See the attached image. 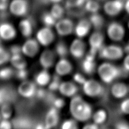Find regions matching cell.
<instances>
[{"label": "cell", "instance_id": "cell-55", "mask_svg": "<svg viewBox=\"0 0 129 129\" xmlns=\"http://www.w3.org/2000/svg\"><path fill=\"white\" fill-rule=\"evenodd\" d=\"M2 119V118H1V114H0V120H1V119Z\"/></svg>", "mask_w": 129, "mask_h": 129}, {"label": "cell", "instance_id": "cell-13", "mask_svg": "<svg viewBox=\"0 0 129 129\" xmlns=\"http://www.w3.org/2000/svg\"><path fill=\"white\" fill-rule=\"evenodd\" d=\"M56 53L49 49H46L41 53L39 57V62L44 69H49L54 66L56 62Z\"/></svg>", "mask_w": 129, "mask_h": 129}, {"label": "cell", "instance_id": "cell-24", "mask_svg": "<svg viewBox=\"0 0 129 129\" xmlns=\"http://www.w3.org/2000/svg\"><path fill=\"white\" fill-rule=\"evenodd\" d=\"M95 59L85 56L81 64L82 70L85 74L91 75L95 72L96 69V63Z\"/></svg>", "mask_w": 129, "mask_h": 129}, {"label": "cell", "instance_id": "cell-31", "mask_svg": "<svg viewBox=\"0 0 129 129\" xmlns=\"http://www.w3.org/2000/svg\"><path fill=\"white\" fill-rule=\"evenodd\" d=\"M41 20L43 24L45 25V27H51L55 26L57 20L53 16L51 13L50 12L44 13L42 17H41Z\"/></svg>", "mask_w": 129, "mask_h": 129}, {"label": "cell", "instance_id": "cell-7", "mask_svg": "<svg viewBox=\"0 0 129 129\" xmlns=\"http://www.w3.org/2000/svg\"><path fill=\"white\" fill-rule=\"evenodd\" d=\"M124 6V0H109L104 5L103 9L106 14L110 17H115L123 10Z\"/></svg>", "mask_w": 129, "mask_h": 129}, {"label": "cell", "instance_id": "cell-28", "mask_svg": "<svg viewBox=\"0 0 129 129\" xmlns=\"http://www.w3.org/2000/svg\"><path fill=\"white\" fill-rule=\"evenodd\" d=\"M93 122L98 125H103L107 119V113L105 110L100 109L96 111L92 116Z\"/></svg>", "mask_w": 129, "mask_h": 129}, {"label": "cell", "instance_id": "cell-1", "mask_svg": "<svg viewBox=\"0 0 129 129\" xmlns=\"http://www.w3.org/2000/svg\"><path fill=\"white\" fill-rule=\"evenodd\" d=\"M69 110L74 119L82 122L89 120L93 114L91 105L81 96L77 95L71 98Z\"/></svg>", "mask_w": 129, "mask_h": 129}, {"label": "cell", "instance_id": "cell-57", "mask_svg": "<svg viewBox=\"0 0 129 129\" xmlns=\"http://www.w3.org/2000/svg\"><path fill=\"white\" fill-rule=\"evenodd\" d=\"M99 1H105V0H99Z\"/></svg>", "mask_w": 129, "mask_h": 129}, {"label": "cell", "instance_id": "cell-14", "mask_svg": "<svg viewBox=\"0 0 129 129\" xmlns=\"http://www.w3.org/2000/svg\"><path fill=\"white\" fill-rule=\"evenodd\" d=\"M59 121V110L52 107L48 110L45 116V126L46 128H52L58 125Z\"/></svg>", "mask_w": 129, "mask_h": 129}, {"label": "cell", "instance_id": "cell-26", "mask_svg": "<svg viewBox=\"0 0 129 129\" xmlns=\"http://www.w3.org/2000/svg\"><path fill=\"white\" fill-rule=\"evenodd\" d=\"M89 20L92 25V27H93L96 29H101L104 24V18L98 13L92 14L89 18Z\"/></svg>", "mask_w": 129, "mask_h": 129}, {"label": "cell", "instance_id": "cell-12", "mask_svg": "<svg viewBox=\"0 0 129 129\" xmlns=\"http://www.w3.org/2000/svg\"><path fill=\"white\" fill-rule=\"evenodd\" d=\"M86 44L80 38L74 40L69 47V53L75 58H81L86 53Z\"/></svg>", "mask_w": 129, "mask_h": 129}, {"label": "cell", "instance_id": "cell-25", "mask_svg": "<svg viewBox=\"0 0 129 129\" xmlns=\"http://www.w3.org/2000/svg\"><path fill=\"white\" fill-rule=\"evenodd\" d=\"M10 62L15 70L25 69L27 67L26 60L24 57H23L22 54L11 55Z\"/></svg>", "mask_w": 129, "mask_h": 129}, {"label": "cell", "instance_id": "cell-33", "mask_svg": "<svg viewBox=\"0 0 129 129\" xmlns=\"http://www.w3.org/2000/svg\"><path fill=\"white\" fill-rule=\"evenodd\" d=\"M13 109L10 103H7L2 105L0 108V114L2 119H9L12 116Z\"/></svg>", "mask_w": 129, "mask_h": 129}, {"label": "cell", "instance_id": "cell-21", "mask_svg": "<svg viewBox=\"0 0 129 129\" xmlns=\"http://www.w3.org/2000/svg\"><path fill=\"white\" fill-rule=\"evenodd\" d=\"M15 92L9 87H0V107L7 103H11L15 100Z\"/></svg>", "mask_w": 129, "mask_h": 129}, {"label": "cell", "instance_id": "cell-10", "mask_svg": "<svg viewBox=\"0 0 129 129\" xmlns=\"http://www.w3.org/2000/svg\"><path fill=\"white\" fill-rule=\"evenodd\" d=\"M36 37L39 44L44 47L49 45L54 40V34L51 28L45 26L39 29L37 32Z\"/></svg>", "mask_w": 129, "mask_h": 129}, {"label": "cell", "instance_id": "cell-8", "mask_svg": "<svg viewBox=\"0 0 129 129\" xmlns=\"http://www.w3.org/2000/svg\"><path fill=\"white\" fill-rule=\"evenodd\" d=\"M28 2L27 0H12L9 4L10 13L16 17H23L28 11Z\"/></svg>", "mask_w": 129, "mask_h": 129}, {"label": "cell", "instance_id": "cell-30", "mask_svg": "<svg viewBox=\"0 0 129 129\" xmlns=\"http://www.w3.org/2000/svg\"><path fill=\"white\" fill-rule=\"evenodd\" d=\"M85 10L91 14L98 13L100 8V4L95 0H88L84 5Z\"/></svg>", "mask_w": 129, "mask_h": 129}, {"label": "cell", "instance_id": "cell-15", "mask_svg": "<svg viewBox=\"0 0 129 129\" xmlns=\"http://www.w3.org/2000/svg\"><path fill=\"white\" fill-rule=\"evenodd\" d=\"M17 35V31L12 24L9 23H2L0 24V38L3 40H13Z\"/></svg>", "mask_w": 129, "mask_h": 129}, {"label": "cell", "instance_id": "cell-38", "mask_svg": "<svg viewBox=\"0 0 129 129\" xmlns=\"http://www.w3.org/2000/svg\"><path fill=\"white\" fill-rule=\"evenodd\" d=\"M14 76L18 80H21L22 82L24 81V80H27L28 77V71L26 68L18 69V70H15Z\"/></svg>", "mask_w": 129, "mask_h": 129}, {"label": "cell", "instance_id": "cell-51", "mask_svg": "<svg viewBox=\"0 0 129 129\" xmlns=\"http://www.w3.org/2000/svg\"><path fill=\"white\" fill-rule=\"evenodd\" d=\"M37 1L42 4H48L50 2L49 0H37Z\"/></svg>", "mask_w": 129, "mask_h": 129}, {"label": "cell", "instance_id": "cell-16", "mask_svg": "<svg viewBox=\"0 0 129 129\" xmlns=\"http://www.w3.org/2000/svg\"><path fill=\"white\" fill-rule=\"evenodd\" d=\"M88 43L90 49L98 53L101 48L104 45V36L100 32L96 31L89 37Z\"/></svg>", "mask_w": 129, "mask_h": 129}, {"label": "cell", "instance_id": "cell-22", "mask_svg": "<svg viewBox=\"0 0 129 129\" xmlns=\"http://www.w3.org/2000/svg\"><path fill=\"white\" fill-rule=\"evenodd\" d=\"M19 29L23 36L29 38L32 35L34 29L31 20L27 18L20 20L19 23Z\"/></svg>", "mask_w": 129, "mask_h": 129}, {"label": "cell", "instance_id": "cell-35", "mask_svg": "<svg viewBox=\"0 0 129 129\" xmlns=\"http://www.w3.org/2000/svg\"><path fill=\"white\" fill-rule=\"evenodd\" d=\"M60 76L56 74L52 78L51 80L48 84V88L49 90L51 91H55L56 90H58L59 86L61 83V81L60 80Z\"/></svg>", "mask_w": 129, "mask_h": 129}, {"label": "cell", "instance_id": "cell-9", "mask_svg": "<svg viewBox=\"0 0 129 129\" xmlns=\"http://www.w3.org/2000/svg\"><path fill=\"white\" fill-rule=\"evenodd\" d=\"M37 88L36 83L26 80L22 81L18 86L17 92L23 98L29 99L35 96Z\"/></svg>", "mask_w": 129, "mask_h": 129}, {"label": "cell", "instance_id": "cell-52", "mask_svg": "<svg viewBox=\"0 0 129 129\" xmlns=\"http://www.w3.org/2000/svg\"><path fill=\"white\" fill-rule=\"evenodd\" d=\"M124 51L127 53H129V41L127 44L125 46V48H124Z\"/></svg>", "mask_w": 129, "mask_h": 129}, {"label": "cell", "instance_id": "cell-19", "mask_svg": "<svg viewBox=\"0 0 129 129\" xmlns=\"http://www.w3.org/2000/svg\"><path fill=\"white\" fill-rule=\"evenodd\" d=\"M129 87L126 84L121 82L115 83L110 88L112 95L116 99H123L127 95Z\"/></svg>", "mask_w": 129, "mask_h": 129}, {"label": "cell", "instance_id": "cell-44", "mask_svg": "<svg viewBox=\"0 0 129 129\" xmlns=\"http://www.w3.org/2000/svg\"><path fill=\"white\" fill-rule=\"evenodd\" d=\"M115 128L117 129H129V124L125 121H118L115 123Z\"/></svg>", "mask_w": 129, "mask_h": 129}, {"label": "cell", "instance_id": "cell-18", "mask_svg": "<svg viewBox=\"0 0 129 129\" xmlns=\"http://www.w3.org/2000/svg\"><path fill=\"white\" fill-rule=\"evenodd\" d=\"M72 70V64L65 58H60L55 65V71L56 74L60 77L69 74Z\"/></svg>", "mask_w": 129, "mask_h": 129}, {"label": "cell", "instance_id": "cell-2", "mask_svg": "<svg viewBox=\"0 0 129 129\" xmlns=\"http://www.w3.org/2000/svg\"><path fill=\"white\" fill-rule=\"evenodd\" d=\"M97 71L100 79L105 84L112 83L122 75L121 68H118L109 62L101 64Z\"/></svg>", "mask_w": 129, "mask_h": 129}, {"label": "cell", "instance_id": "cell-43", "mask_svg": "<svg viewBox=\"0 0 129 129\" xmlns=\"http://www.w3.org/2000/svg\"><path fill=\"white\" fill-rule=\"evenodd\" d=\"M9 52H10L11 56V55L22 54V47H20V46L17 45H14L10 47Z\"/></svg>", "mask_w": 129, "mask_h": 129}, {"label": "cell", "instance_id": "cell-46", "mask_svg": "<svg viewBox=\"0 0 129 129\" xmlns=\"http://www.w3.org/2000/svg\"><path fill=\"white\" fill-rule=\"evenodd\" d=\"M10 2L9 0H0V11H5L9 8Z\"/></svg>", "mask_w": 129, "mask_h": 129}, {"label": "cell", "instance_id": "cell-36", "mask_svg": "<svg viewBox=\"0 0 129 129\" xmlns=\"http://www.w3.org/2000/svg\"><path fill=\"white\" fill-rule=\"evenodd\" d=\"M11 54L9 51L6 50L2 46H0V66L4 65L10 61Z\"/></svg>", "mask_w": 129, "mask_h": 129}, {"label": "cell", "instance_id": "cell-49", "mask_svg": "<svg viewBox=\"0 0 129 129\" xmlns=\"http://www.w3.org/2000/svg\"><path fill=\"white\" fill-rule=\"evenodd\" d=\"M124 9H125L128 14L129 15V0H126L125 1V6H124Z\"/></svg>", "mask_w": 129, "mask_h": 129}, {"label": "cell", "instance_id": "cell-29", "mask_svg": "<svg viewBox=\"0 0 129 129\" xmlns=\"http://www.w3.org/2000/svg\"><path fill=\"white\" fill-rule=\"evenodd\" d=\"M50 13L58 20L63 18L64 14V9L61 5H59V3L53 4L50 9Z\"/></svg>", "mask_w": 129, "mask_h": 129}, {"label": "cell", "instance_id": "cell-53", "mask_svg": "<svg viewBox=\"0 0 129 129\" xmlns=\"http://www.w3.org/2000/svg\"><path fill=\"white\" fill-rule=\"evenodd\" d=\"M50 2H52L53 4H58L60 3L62 0H49Z\"/></svg>", "mask_w": 129, "mask_h": 129}, {"label": "cell", "instance_id": "cell-34", "mask_svg": "<svg viewBox=\"0 0 129 129\" xmlns=\"http://www.w3.org/2000/svg\"><path fill=\"white\" fill-rule=\"evenodd\" d=\"M86 0H66L65 6L67 9L79 8L84 6Z\"/></svg>", "mask_w": 129, "mask_h": 129}, {"label": "cell", "instance_id": "cell-56", "mask_svg": "<svg viewBox=\"0 0 129 129\" xmlns=\"http://www.w3.org/2000/svg\"><path fill=\"white\" fill-rule=\"evenodd\" d=\"M128 28H129V22L128 23Z\"/></svg>", "mask_w": 129, "mask_h": 129}, {"label": "cell", "instance_id": "cell-17", "mask_svg": "<svg viewBox=\"0 0 129 129\" xmlns=\"http://www.w3.org/2000/svg\"><path fill=\"white\" fill-rule=\"evenodd\" d=\"M91 27L92 25L89 20L83 19L75 26L74 32L78 38L82 39L88 34Z\"/></svg>", "mask_w": 129, "mask_h": 129}, {"label": "cell", "instance_id": "cell-39", "mask_svg": "<svg viewBox=\"0 0 129 129\" xmlns=\"http://www.w3.org/2000/svg\"><path fill=\"white\" fill-rule=\"evenodd\" d=\"M119 111L124 114H129V98L125 99L120 104Z\"/></svg>", "mask_w": 129, "mask_h": 129}, {"label": "cell", "instance_id": "cell-37", "mask_svg": "<svg viewBox=\"0 0 129 129\" xmlns=\"http://www.w3.org/2000/svg\"><path fill=\"white\" fill-rule=\"evenodd\" d=\"M77 122L73 118L66 119L62 123L61 128L62 129H77L78 128Z\"/></svg>", "mask_w": 129, "mask_h": 129}, {"label": "cell", "instance_id": "cell-11", "mask_svg": "<svg viewBox=\"0 0 129 129\" xmlns=\"http://www.w3.org/2000/svg\"><path fill=\"white\" fill-rule=\"evenodd\" d=\"M39 45L36 39L28 38L22 46V54L30 58L35 57L39 52Z\"/></svg>", "mask_w": 129, "mask_h": 129}, {"label": "cell", "instance_id": "cell-3", "mask_svg": "<svg viewBox=\"0 0 129 129\" xmlns=\"http://www.w3.org/2000/svg\"><path fill=\"white\" fill-rule=\"evenodd\" d=\"M82 87L84 93L90 98H99L104 95V87L95 79L86 80Z\"/></svg>", "mask_w": 129, "mask_h": 129}, {"label": "cell", "instance_id": "cell-20", "mask_svg": "<svg viewBox=\"0 0 129 129\" xmlns=\"http://www.w3.org/2000/svg\"><path fill=\"white\" fill-rule=\"evenodd\" d=\"M58 91L62 95L68 98H73L77 95L78 87L74 83L66 81L61 82Z\"/></svg>", "mask_w": 129, "mask_h": 129}, {"label": "cell", "instance_id": "cell-4", "mask_svg": "<svg viewBox=\"0 0 129 129\" xmlns=\"http://www.w3.org/2000/svg\"><path fill=\"white\" fill-rule=\"evenodd\" d=\"M124 50L121 47L116 45L105 46L99 51V57L107 60H117L123 56Z\"/></svg>", "mask_w": 129, "mask_h": 129}, {"label": "cell", "instance_id": "cell-47", "mask_svg": "<svg viewBox=\"0 0 129 129\" xmlns=\"http://www.w3.org/2000/svg\"><path fill=\"white\" fill-rule=\"evenodd\" d=\"M123 68L129 73V54L124 59Z\"/></svg>", "mask_w": 129, "mask_h": 129}, {"label": "cell", "instance_id": "cell-32", "mask_svg": "<svg viewBox=\"0 0 129 129\" xmlns=\"http://www.w3.org/2000/svg\"><path fill=\"white\" fill-rule=\"evenodd\" d=\"M15 74V71L10 67H4L0 69V80H8L10 79Z\"/></svg>", "mask_w": 129, "mask_h": 129}, {"label": "cell", "instance_id": "cell-50", "mask_svg": "<svg viewBox=\"0 0 129 129\" xmlns=\"http://www.w3.org/2000/svg\"><path fill=\"white\" fill-rule=\"evenodd\" d=\"M36 128H40V129H41V128H45V124L44 123H39V124H38V125H36Z\"/></svg>", "mask_w": 129, "mask_h": 129}, {"label": "cell", "instance_id": "cell-6", "mask_svg": "<svg viewBox=\"0 0 129 129\" xmlns=\"http://www.w3.org/2000/svg\"><path fill=\"white\" fill-rule=\"evenodd\" d=\"M57 33L61 36H69L74 31V25L69 18H62L58 20L55 25Z\"/></svg>", "mask_w": 129, "mask_h": 129}, {"label": "cell", "instance_id": "cell-40", "mask_svg": "<svg viewBox=\"0 0 129 129\" xmlns=\"http://www.w3.org/2000/svg\"><path fill=\"white\" fill-rule=\"evenodd\" d=\"M73 79L74 81L76 83L80 85L83 84L87 80L83 75H82V74L79 73H77L74 74Z\"/></svg>", "mask_w": 129, "mask_h": 129}, {"label": "cell", "instance_id": "cell-23", "mask_svg": "<svg viewBox=\"0 0 129 129\" xmlns=\"http://www.w3.org/2000/svg\"><path fill=\"white\" fill-rule=\"evenodd\" d=\"M52 77L47 69H44L40 71L35 77V82L40 87H44L49 84Z\"/></svg>", "mask_w": 129, "mask_h": 129}, {"label": "cell", "instance_id": "cell-48", "mask_svg": "<svg viewBox=\"0 0 129 129\" xmlns=\"http://www.w3.org/2000/svg\"><path fill=\"white\" fill-rule=\"evenodd\" d=\"M83 128L84 129H98L99 128V125L94 122L89 123L86 124V125L83 126Z\"/></svg>", "mask_w": 129, "mask_h": 129}, {"label": "cell", "instance_id": "cell-41", "mask_svg": "<svg viewBox=\"0 0 129 129\" xmlns=\"http://www.w3.org/2000/svg\"><path fill=\"white\" fill-rule=\"evenodd\" d=\"M53 107L56 108V109L59 110L62 108L64 105V101L63 99L58 98H55L52 103Z\"/></svg>", "mask_w": 129, "mask_h": 129}, {"label": "cell", "instance_id": "cell-45", "mask_svg": "<svg viewBox=\"0 0 129 129\" xmlns=\"http://www.w3.org/2000/svg\"><path fill=\"white\" fill-rule=\"evenodd\" d=\"M47 93V91H46L44 89H43L42 88H37L35 96H36L37 98L39 99H45Z\"/></svg>", "mask_w": 129, "mask_h": 129}, {"label": "cell", "instance_id": "cell-27", "mask_svg": "<svg viewBox=\"0 0 129 129\" xmlns=\"http://www.w3.org/2000/svg\"><path fill=\"white\" fill-rule=\"evenodd\" d=\"M54 52L56 56L60 57V58H66L69 53V48L63 41H59L56 44Z\"/></svg>", "mask_w": 129, "mask_h": 129}, {"label": "cell", "instance_id": "cell-5", "mask_svg": "<svg viewBox=\"0 0 129 129\" xmlns=\"http://www.w3.org/2000/svg\"><path fill=\"white\" fill-rule=\"evenodd\" d=\"M107 35L109 38L114 41H120L123 39L125 30L122 25L117 22H112L107 27Z\"/></svg>", "mask_w": 129, "mask_h": 129}, {"label": "cell", "instance_id": "cell-42", "mask_svg": "<svg viewBox=\"0 0 129 129\" xmlns=\"http://www.w3.org/2000/svg\"><path fill=\"white\" fill-rule=\"evenodd\" d=\"M12 128V123L9 119H1L0 120V129H10Z\"/></svg>", "mask_w": 129, "mask_h": 129}, {"label": "cell", "instance_id": "cell-54", "mask_svg": "<svg viewBox=\"0 0 129 129\" xmlns=\"http://www.w3.org/2000/svg\"><path fill=\"white\" fill-rule=\"evenodd\" d=\"M1 40H2V39L0 38V46H1Z\"/></svg>", "mask_w": 129, "mask_h": 129}]
</instances>
